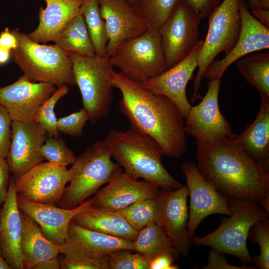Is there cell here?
<instances>
[{"instance_id":"cell-43","label":"cell","mask_w":269,"mask_h":269,"mask_svg":"<svg viewBox=\"0 0 269 269\" xmlns=\"http://www.w3.org/2000/svg\"><path fill=\"white\" fill-rule=\"evenodd\" d=\"M9 166L5 158L0 156V206L6 200L9 188Z\"/></svg>"},{"instance_id":"cell-47","label":"cell","mask_w":269,"mask_h":269,"mask_svg":"<svg viewBox=\"0 0 269 269\" xmlns=\"http://www.w3.org/2000/svg\"><path fill=\"white\" fill-rule=\"evenodd\" d=\"M34 269H59L60 261L58 257L42 262L36 265Z\"/></svg>"},{"instance_id":"cell-35","label":"cell","mask_w":269,"mask_h":269,"mask_svg":"<svg viewBox=\"0 0 269 269\" xmlns=\"http://www.w3.org/2000/svg\"><path fill=\"white\" fill-rule=\"evenodd\" d=\"M39 151L44 159L62 166L72 164L76 159L74 152L60 136H48Z\"/></svg>"},{"instance_id":"cell-36","label":"cell","mask_w":269,"mask_h":269,"mask_svg":"<svg viewBox=\"0 0 269 269\" xmlns=\"http://www.w3.org/2000/svg\"><path fill=\"white\" fill-rule=\"evenodd\" d=\"M120 249L107 255L109 269H148L150 261L141 254Z\"/></svg>"},{"instance_id":"cell-53","label":"cell","mask_w":269,"mask_h":269,"mask_svg":"<svg viewBox=\"0 0 269 269\" xmlns=\"http://www.w3.org/2000/svg\"><path fill=\"white\" fill-rule=\"evenodd\" d=\"M1 250H0V256H1Z\"/></svg>"},{"instance_id":"cell-34","label":"cell","mask_w":269,"mask_h":269,"mask_svg":"<svg viewBox=\"0 0 269 269\" xmlns=\"http://www.w3.org/2000/svg\"><path fill=\"white\" fill-rule=\"evenodd\" d=\"M68 84H64L57 89L37 109L33 122L37 124L47 133L49 136H59L57 129V119L54 109L58 101L68 94Z\"/></svg>"},{"instance_id":"cell-37","label":"cell","mask_w":269,"mask_h":269,"mask_svg":"<svg viewBox=\"0 0 269 269\" xmlns=\"http://www.w3.org/2000/svg\"><path fill=\"white\" fill-rule=\"evenodd\" d=\"M253 240L259 244V256L253 258V263L256 268L269 269V220L268 218L261 220L252 226Z\"/></svg>"},{"instance_id":"cell-21","label":"cell","mask_w":269,"mask_h":269,"mask_svg":"<svg viewBox=\"0 0 269 269\" xmlns=\"http://www.w3.org/2000/svg\"><path fill=\"white\" fill-rule=\"evenodd\" d=\"M17 205L22 212L33 220L44 235L53 243L61 246L68 236L69 224L79 212L91 206V199L77 207L66 209L51 203H40L24 199L17 194Z\"/></svg>"},{"instance_id":"cell-50","label":"cell","mask_w":269,"mask_h":269,"mask_svg":"<svg viewBox=\"0 0 269 269\" xmlns=\"http://www.w3.org/2000/svg\"><path fill=\"white\" fill-rule=\"evenodd\" d=\"M248 5L252 10L257 9L258 8V0H248Z\"/></svg>"},{"instance_id":"cell-45","label":"cell","mask_w":269,"mask_h":269,"mask_svg":"<svg viewBox=\"0 0 269 269\" xmlns=\"http://www.w3.org/2000/svg\"><path fill=\"white\" fill-rule=\"evenodd\" d=\"M17 40L8 27L0 33V47L11 51L17 47Z\"/></svg>"},{"instance_id":"cell-7","label":"cell","mask_w":269,"mask_h":269,"mask_svg":"<svg viewBox=\"0 0 269 269\" xmlns=\"http://www.w3.org/2000/svg\"><path fill=\"white\" fill-rule=\"evenodd\" d=\"M76 85L89 121L95 124L107 117L114 95V66L108 58L98 55L84 56L69 53Z\"/></svg>"},{"instance_id":"cell-22","label":"cell","mask_w":269,"mask_h":269,"mask_svg":"<svg viewBox=\"0 0 269 269\" xmlns=\"http://www.w3.org/2000/svg\"><path fill=\"white\" fill-rule=\"evenodd\" d=\"M22 223L17 203V193L13 176L9 179L5 201L0 210L1 253L11 269H23L20 250Z\"/></svg>"},{"instance_id":"cell-10","label":"cell","mask_w":269,"mask_h":269,"mask_svg":"<svg viewBox=\"0 0 269 269\" xmlns=\"http://www.w3.org/2000/svg\"><path fill=\"white\" fill-rule=\"evenodd\" d=\"M202 19L185 0H180L158 29L167 69L185 59L198 43Z\"/></svg>"},{"instance_id":"cell-27","label":"cell","mask_w":269,"mask_h":269,"mask_svg":"<svg viewBox=\"0 0 269 269\" xmlns=\"http://www.w3.org/2000/svg\"><path fill=\"white\" fill-rule=\"evenodd\" d=\"M71 222L85 228L134 242L138 231L133 228L116 210L92 206L79 212Z\"/></svg>"},{"instance_id":"cell-1","label":"cell","mask_w":269,"mask_h":269,"mask_svg":"<svg viewBox=\"0 0 269 269\" xmlns=\"http://www.w3.org/2000/svg\"><path fill=\"white\" fill-rule=\"evenodd\" d=\"M229 138L213 142L196 140L197 167L227 199L259 204L269 212V162H257Z\"/></svg>"},{"instance_id":"cell-13","label":"cell","mask_w":269,"mask_h":269,"mask_svg":"<svg viewBox=\"0 0 269 269\" xmlns=\"http://www.w3.org/2000/svg\"><path fill=\"white\" fill-rule=\"evenodd\" d=\"M70 174L66 167L41 162L15 180L17 194L31 201L56 204L61 199Z\"/></svg>"},{"instance_id":"cell-6","label":"cell","mask_w":269,"mask_h":269,"mask_svg":"<svg viewBox=\"0 0 269 269\" xmlns=\"http://www.w3.org/2000/svg\"><path fill=\"white\" fill-rule=\"evenodd\" d=\"M232 212L229 218H222L219 227L203 237H193L197 246H206L222 254L237 257L245 262L253 263L247 246L249 233L257 222L268 218L269 212L259 204L238 198L228 199Z\"/></svg>"},{"instance_id":"cell-9","label":"cell","mask_w":269,"mask_h":269,"mask_svg":"<svg viewBox=\"0 0 269 269\" xmlns=\"http://www.w3.org/2000/svg\"><path fill=\"white\" fill-rule=\"evenodd\" d=\"M108 58L121 73L140 83L167 69L159 30L151 27L122 44Z\"/></svg>"},{"instance_id":"cell-52","label":"cell","mask_w":269,"mask_h":269,"mask_svg":"<svg viewBox=\"0 0 269 269\" xmlns=\"http://www.w3.org/2000/svg\"><path fill=\"white\" fill-rule=\"evenodd\" d=\"M132 6L134 4L136 0H126Z\"/></svg>"},{"instance_id":"cell-29","label":"cell","mask_w":269,"mask_h":269,"mask_svg":"<svg viewBox=\"0 0 269 269\" xmlns=\"http://www.w3.org/2000/svg\"><path fill=\"white\" fill-rule=\"evenodd\" d=\"M54 42L69 53L84 56L96 55L84 18L80 13L67 23Z\"/></svg>"},{"instance_id":"cell-3","label":"cell","mask_w":269,"mask_h":269,"mask_svg":"<svg viewBox=\"0 0 269 269\" xmlns=\"http://www.w3.org/2000/svg\"><path fill=\"white\" fill-rule=\"evenodd\" d=\"M104 140L112 158L129 175L165 190L182 186L165 168L161 161L162 149L151 137L130 127L126 131H110Z\"/></svg>"},{"instance_id":"cell-48","label":"cell","mask_w":269,"mask_h":269,"mask_svg":"<svg viewBox=\"0 0 269 269\" xmlns=\"http://www.w3.org/2000/svg\"><path fill=\"white\" fill-rule=\"evenodd\" d=\"M11 58V51L0 47V65L8 62Z\"/></svg>"},{"instance_id":"cell-24","label":"cell","mask_w":269,"mask_h":269,"mask_svg":"<svg viewBox=\"0 0 269 269\" xmlns=\"http://www.w3.org/2000/svg\"><path fill=\"white\" fill-rule=\"evenodd\" d=\"M84 0H44L46 6L39 8V24L27 36L39 43L54 41L67 23L80 13Z\"/></svg>"},{"instance_id":"cell-33","label":"cell","mask_w":269,"mask_h":269,"mask_svg":"<svg viewBox=\"0 0 269 269\" xmlns=\"http://www.w3.org/2000/svg\"><path fill=\"white\" fill-rule=\"evenodd\" d=\"M157 209L156 196L137 201L116 211L133 228L139 231L149 224L155 222Z\"/></svg>"},{"instance_id":"cell-16","label":"cell","mask_w":269,"mask_h":269,"mask_svg":"<svg viewBox=\"0 0 269 269\" xmlns=\"http://www.w3.org/2000/svg\"><path fill=\"white\" fill-rule=\"evenodd\" d=\"M203 40H199L189 54L182 61L162 74L141 84L153 93L168 98L177 107L185 119L191 105L186 95V87L198 67V57Z\"/></svg>"},{"instance_id":"cell-15","label":"cell","mask_w":269,"mask_h":269,"mask_svg":"<svg viewBox=\"0 0 269 269\" xmlns=\"http://www.w3.org/2000/svg\"><path fill=\"white\" fill-rule=\"evenodd\" d=\"M244 0H239L241 26L239 38L230 52L220 60L214 61L206 69L203 77L220 80L227 68L236 60L256 51L269 49V28L261 24L248 9Z\"/></svg>"},{"instance_id":"cell-49","label":"cell","mask_w":269,"mask_h":269,"mask_svg":"<svg viewBox=\"0 0 269 269\" xmlns=\"http://www.w3.org/2000/svg\"><path fill=\"white\" fill-rule=\"evenodd\" d=\"M259 8L269 9V0H258Z\"/></svg>"},{"instance_id":"cell-5","label":"cell","mask_w":269,"mask_h":269,"mask_svg":"<svg viewBox=\"0 0 269 269\" xmlns=\"http://www.w3.org/2000/svg\"><path fill=\"white\" fill-rule=\"evenodd\" d=\"M111 153L104 140H98L86 147L76 157L69 169V185L57 203L58 207L74 208L95 194L108 183L121 168L112 160Z\"/></svg>"},{"instance_id":"cell-39","label":"cell","mask_w":269,"mask_h":269,"mask_svg":"<svg viewBox=\"0 0 269 269\" xmlns=\"http://www.w3.org/2000/svg\"><path fill=\"white\" fill-rule=\"evenodd\" d=\"M88 121V114L82 108L68 116L57 119V129L59 133L72 137L81 136Z\"/></svg>"},{"instance_id":"cell-12","label":"cell","mask_w":269,"mask_h":269,"mask_svg":"<svg viewBox=\"0 0 269 269\" xmlns=\"http://www.w3.org/2000/svg\"><path fill=\"white\" fill-rule=\"evenodd\" d=\"M188 196L186 186L159 190L157 196L158 209L155 221L180 255L184 257L189 255L192 246V239L187 229Z\"/></svg>"},{"instance_id":"cell-32","label":"cell","mask_w":269,"mask_h":269,"mask_svg":"<svg viewBox=\"0 0 269 269\" xmlns=\"http://www.w3.org/2000/svg\"><path fill=\"white\" fill-rule=\"evenodd\" d=\"M180 0H136L133 7L149 27L159 29Z\"/></svg>"},{"instance_id":"cell-31","label":"cell","mask_w":269,"mask_h":269,"mask_svg":"<svg viewBox=\"0 0 269 269\" xmlns=\"http://www.w3.org/2000/svg\"><path fill=\"white\" fill-rule=\"evenodd\" d=\"M80 13L83 15L95 54L106 57L108 36L106 24L100 11L99 0H84Z\"/></svg>"},{"instance_id":"cell-18","label":"cell","mask_w":269,"mask_h":269,"mask_svg":"<svg viewBox=\"0 0 269 269\" xmlns=\"http://www.w3.org/2000/svg\"><path fill=\"white\" fill-rule=\"evenodd\" d=\"M56 90L52 84L32 82L22 75L13 83L0 87V104L12 121L31 122L39 107Z\"/></svg>"},{"instance_id":"cell-40","label":"cell","mask_w":269,"mask_h":269,"mask_svg":"<svg viewBox=\"0 0 269 269\" xmlns=\"http://www.w3.org/2000/svg\"><path fill=\"white\" fill-rule=\"evenodd\" d=\"M11 123L7 110L0 104V156L5 158L11 143Z\"/></svg>"},{"instance_id":"cell-42","label":"cell","mask_w":269,"mask_h":269,"mask_svg":"<svg viewBox=\"0 0 269 269\" xmlns=\"http://www.w3.org/2000/svg\"><path fill=\"white\" fill-rule=\"evenodd\" d=\"M187 3L199 13L202 18L208 17L212 10L222 0H185Z\"/></svg>"},{"instance_id":"cell-2","label":"cell","mask_w":269,"mask_h":269,"mask_svg":"<svg viewBox=\"0 0 269 269\" xmlns=\"http://www.w3.org/2000/svg\"><path fill=\"white\" fill-rule=\"evenodd\" d=\"M112 83L122 93L119 112L127 117L131 127L154 139L163 155L177 159L186 153L185 119L170 100L121 72L113 73Z\"/></svg>"},{"instance_id":"cell-44","label":"cell","mask_w":269,"mask_h":269,"mask_svg":"<svg viewBox=\"0 0 269 269\" xmlns=\"http://www.w3.org/2000/svg\"><path fill=\"white\" fill-rule=\"evenodd\" d=\"M176 260L177 259L170 254H162L150 261L148 269H178L179 267L174 264Z\"/></svg>"},{"instance_id":"cell-14","label":"cell","mask_w":269,"mask_h":269,"mask_svg":"<svg viewBox=\"0 0 269 269\" xmlns=\"http://www.w3.org/2000/svg\"><path fill=\"white\" fill-rule=\"evenodd\" d=\"M182 170L190 197L187 229L192 240L198 226L205 218L215 214L231 216L232 212L228 199L201 175L193 162H184Z\"/></svg>"},{"instance_id":"cell-26","label":"cell","mask_w":269,"mask_h":269,"mask_svg":"<svg viewBox=\"0 0 269 269\" xmlns=\"http://www.w3.org/2000/svg\"><path fill=\"white\" fill-rule=\"evenodd\" d=\"M20 214L22 223L20 250L24 269H33L42 262L58 257L60 246L49 240L39 226L21 211Z\"/></svg>"},{"instance_id":"cell-17","label":"cell","mask_w":269,"mask_h":269,"mask_svg":"<svg viewBox=\"0 0 269 269\" xmlns=\"http://www.w3.org/2000/svg\"><path fill=\"white\" fill-rule=\"evenodd\" d=\"M48 137L37 124L12 121L10 147L6 158L10 172L17 179L44 158L39 148Z\"/></svg>"},{"instance_id":"cell-28","label":"cell","mask_w":269,"mask_h":269,"mask_svg":"<svg viewBox=\"0 0 269 269\" xmlns=\"http://www.w3.org/2000/svg\"><path fill=\"white\" fill-rule=\"evenodd\" d=\"M238 71L261 99H269V51L252 53L236 60Z\"/></svg>"},{"instance_id":"cell-11","label":"cell","mask_w":269,"mask_h":269,"mask_svg":"<svg viewBox=\"0 0 269 269\" xmlns=\"http://www.w3.org/2000/svg\"><path fill=\"white\" fill-rule=\"evenodd\" d=\"M220 80H211L201 102L191 107L185 119L184 131L204 142H213L233 135L231 126L220 112L218 96Z\"/></svg>"},{"instance_id":"cell-41","label":"cell","mask_w":269,"mask_h":269,"mask_svg":"<svg viewBox=\"0 0 269 269\" xmlns=\"http://www.w3.org/2000/svg\"><path fill=\"white\" fill-rule=\"evenodd\" d=\"M222 253L211 248L208 254L207 263L203 269H254L255 266H237L229 264L225 257Z\"/></svg>"},{"instance_id":"cell-19","label":"cell","mask_w":269,"mask_h":269,"mask_svg":"<svg viewBox=\"0 0 269 269\" xmlns=\"http://www.w3.org/2000/svg\"><path fill=\"white\" fill-rule=\"evenodd\" d=\"M108 36L106 57L123 43L143 34L149 27L126 0H99Z\"/></svg>"},{"instance_id":"cell-25","label":"cell","mask_w":269,"mask_h":269,"mask_svg":"<svg viewBox=\"0 0 269 269\" xmlns=\"http://www.w3.org/2000/svg\"><path fill=\"white\" fill-rule=\"evenodd\" d=\"M237 145L257 162H269V99H261L254 121L234 135Z\"/></svg>"},{"instance_id":"cell-46","label":"cell","mask_w":269,"mask_h":269,"mask_svg":"<svg viewBox=\"0 0 269 269\" xmlns=\"http://www.w3.org/2000/svg\"><path fill=\"white\" fill-rule=\"evenodd\" d=\"M251 13L261 24L269 28V9L258 8L252 10Z\"/></svg>"},{"instance_id":"cell-38","label":"cell","mask_w":269,"mask_h":269,"mask_svg":"<svg viewBox=\"0 0 269 269\" xmlns=\"http://www.w3.org/2000/svg\"><path fill=\"white\" fill-rule=\"evenodd\" d=\"M60 261L62 269H109L107 256L94 257L68 253Z\"/></svg>"},{"instance_id":"cell-8","label":"cell","mask_w":269,"mask_h":269,"mask_svg":"<svg viewBox=\"0 0 269 269\" xmlns=\"http://www.w3.org/2000/svg\"><path fill=\"white\" fill-rule=\"evenodd\" d=\"M239 0H223L208 18V29L198 57V71L194 80V91L190 101L201 99L199 92L204 73L221 52L227 54L236 43L240 33L241 21Z\"/></svg>"},{"instance_id":"cell-20","label":"cell","mask_w":269,"mask_h":269,"mask_svg":"<svg viewBox=\"0 0 269 269\" xmlns=\"http://www.w3.org/2000/svg\"><path fill=\"white\" fill-rule=\"evenodd\" d=\"M159 187L122 172L121 168L108 184L91 198V206L110 210L125 208L137 201L157 196Z\"/></svg>"},{"instance_id":"cell-51","label":"cell","mask_w":269,"mask_h":269,"mask_svg":"<svg viewBox=\"0 0 269 269\" xmlns=\"http://www.w3.org/2000/svg\"><path fill=\"white\" fill-rule=\"evenodd\" d=\"M11 269L7 263L0 256V269Z\"/></svg>"},{"instance_id":"cell-30","label":"cell","mask_w":269,"mask_h":269,"mask_svg":"<svg viewBox=\"0 0 269 269\" xmlns=\"http://www.w3.org/2000/svg\"><path fill=\"white\" fill-rule=\"evenodd\" d=\"M134 244V251L150 261L163 253L170 254L176 259L180 255L164 230L155 222H152L140 230Z\"/></svg>"},{"instance_id":"cell-4","label":"cell","mask_w":269,"mask_h":269,"mask_svg":"<svg viewBox=\"0 0 269 269\" xmlns=\"http://www.w3.org/2000/svg\"><path fill=\"white\" fill-rule=\"evenodd\" d=\"M11 31L17 42L11 51V58L28 80L52 84L57 88L64 84L76 85L68 52L56 44L34 42L18 28Z\"/></svg>"},{"instance_id":"cell-23","label":"cell","mask_w":269,"mask_h":269,"mask_svg":"<svg viewBox=\"0 0 269 269\" xmlns=\"http://www.w3.org/2000/svg\"><path fill=\"white\" fill-rule=\"evenodd\" d=\"M120 249L134 251V242L90 230L71 222L60 254L102 257Z\"/></svg>"}]
</instances>
